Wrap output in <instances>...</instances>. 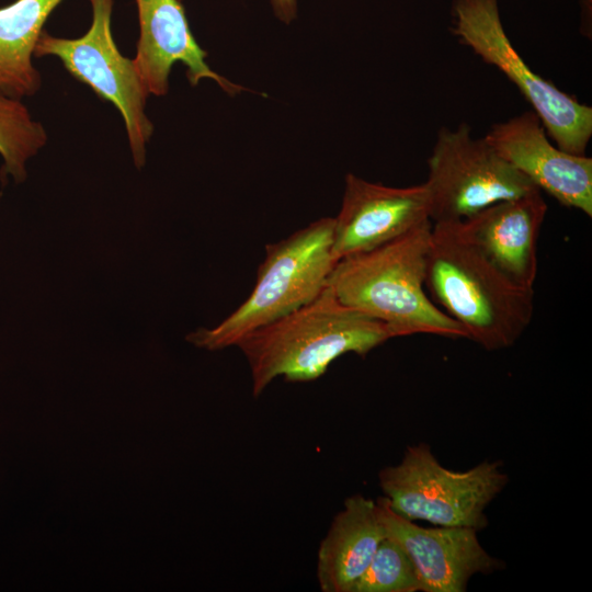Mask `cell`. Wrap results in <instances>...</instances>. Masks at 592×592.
<instances>
[{
    "instance_id": "6da1fadb",
    "label": "cell",
    "mask_w": 592,
    "mask_h": 592,
    "mask_svg": "<svg viewBox=\"0 0 592 592\" xmlns=\"http://www.w3.org/2000/svg\"><path fill=\"white\" fill-rule=\"evenodd\" d=\"M425 288L466 338L488 351L512 346L533 319L535 291L509 280L458 220L432 224Z\"/></svg>"
},
{
    "instance_id": "7a4b0ae2",
    "label": "cell",
    "mask_w": 592,
    "mask_h": 592,
    "mask_svg": "<svg viewBox=\"0 0 592 592\" xmlns=\"http://www.w3.org/2000/svg\"><path fill=\"white\" fill-rule=\"evenodd\" d=\"M391 338L383 322L344 305L327 284L312 300L249 332L236 346L248 362L252 395L259 397L278 376L315 380L341 355L365 356Z\"/></svg>"
},
{
    "instance_id": "3957f363",
    "label": "cell",
    "mask_w": 592,
    "mask_h": 592,
    "mask_svg": "<svg viewBox=\"0 0 592 592\" xmlns=\"http://www.w3.org/2000/svg\"><path fill=\"white\" fill-rule=\"evenodd\" d=\"M431 232L432 221L426 220L382 246L338 260L328 285L344 305L383 322L392 338H466L425 291Z\"/></svg>"
},
{
    "instance_id": "277c9868",
    "label": "cell",
    "mask_w": 592,
    "mask_h": 592,
    "mask_svg": "<svg viewBox=\"0 0 592 592\" xmlns=\"http://www.w3.org/2000/svg\"><path fill=\"white\" fill-rule=\"evenodd\" d=\"M333 229L334 217H321L267 243L248 298L216 327L190 332L186 340L208 351L236 346L249 332L317 297L338 262L332 252Z\"/></svg>"
},
{
    "instance_id": "5b68a950",
    "label": "cell",
    "mask_w": 592,
    "mask_h": 592,
    "mask_svg": "<svg viewBox=\"0 0 592 592\" xmlns=\"http://www.w3.org/2000/svg\"><path fill=\"white\" fill-rule=\"evenodd\" d=\"M378 479L390 508L401 516L476 531L487 525L485 510L508 482L499 463L454 471L424 443L409 446L400 463L385 467Z\"/></svg>"
},
{
    "instance_id": "8992f818",
    "label": "cell",
    "mask_w": 592,
    "mask_h": 592,
    "mask_svg": "<svg viewBox=\"0 0 592 592\" xmlns=\"http://www.w3.org/2000/svg\"><path fill=\"white\" fill-rule=\"evenodd\" d=\"M451 32L519 89L561 150L584 156L592 137V107L533 71L503 27L499 0H454Z\"/></svg>"
},
{
    "instance_id": "52a82bcc",
    "label": "cell",
    "mask_w": 592,
    "mask_h": 592,
    "mask_svg": "<svg viewBox=\"0 0 592 592\" xmlns=\"http://www.w3.org/2000/svg\"><path fill=\"white\" fill-rule=\"evenodd\" d=\"M423 184L433 223L464 220L494 203L537 189L483 137L474 138L466 123L455 129L440 128Z\"/></svg>"
},
{
    "instance_id": "ba28073f",
    "label": "cell",
    "mask_w": 592,
    "mask_h": 592,
    "mask_svg": "<svg viewBox=\"0 0 592 592\" xmlns=\"http://www.w3.org/2000/svg\"><path fill=\"white\" fill-rule=\"evenodd\" d=\"M92 23L78 38H61L42 32L34 57L56 56L77 80L89 86L103 101L119 111L137 168L146 162V146L153 124L146 114L147 92L133 59L124 57L113 38V0H90Z\"/></svg>"
},
{
    "instance_id": "9c48e42d",
    "label": "cell",
    "mask_w": 592,
    "mask_h": 592,
    "mask_svg": "<svg viewBox=\"0 0 592 592\" xmlns=\"http://www.w3.org/2000/svg\"><path fill=\"white\" fill-rule=\"evenodd\" d=\"M483 138L537 189L592 216V159L553 145L533 110L492 125Z\"/></svg>"
},
{
    "instance_id": "30bf717a",
    "label": "cell",
    "mask_w": 592,
    "mask_h": 592,
    "mask_svg": "<svg viewBox=\"0 0 592 592\" xmlns=\"http://www.w3.org/2000/svg\"><path fill=\"white\" fill-rule=\"evenodd\" d=\"M385 536L411 558L423 592H464L474 574L500 567L481 546L477 531L462 526L422 527L396 513L385 497L376 500Z\"/></svg>"
},
{
    "instance_id": "8fae6325",
    "label": "cell",
    "mask_w": 592,
    "mask_h": 592,
    "mask_svg": "<svg viewBox=\"0 0 592 592\" xmlns=\"http://www.w3.org/2000/svg\"><path fill=\"white\" fill-rule=\"evenodd\" d=\"M431 220L425 185L387 186L353 173L345 177L334 217L332 252L338 260L374 249Z\"/></svg>"
},
{
    "instance_id": "7c38bea8",
    "label": "cell",
    "mask_w": 592,
    "mask_h": 592,
    "mask_svg": "<svg viewBox=\"0 0 592 592\" xmlns=\"http://www.w3.org/2000/svg\"><path fill=\"white\" fill-rule=\"evenodd\" d=\"M135 1L140 34L133 61L149 95L167 94L169 75L177 61L186 66V76L192 86L208 78L228 93L242 90V87L228 81L207 65V53L195 41L181 0Z\"/></svg>"
},
{
    "instance_id": "4fadbf2b",
    "label": "cell",
    "mask_w": 592,
    "mask_h": 592,
    "mask_svg": "<svg viewBox=\"0 0 592 592\" xmlns=\"http://www.w3.org/2000/svg\"><path fill=\"white\" fill-rule=\"evenodd\" d=\"M547 213L542 191L494 203L458 220L464 235L513 283L534 289L537 242Z\"/></svg>"
},
{
    "instance_id": "5bb4252c",
    "label": "cell",
    "mask_w": 592,
    "mask_h": 592,
    "mask_svg": "<svg viewBox=\"0 0 592 592\" xmlns=\"http://www.w3.org/2000/svg\"><path fill=\"white\" fill-rule=\"evenodd\" d=\"M384 537L376 501L362 494L348 498L319 545L320 590L353 592Z\"/></svg>"
},
{
    "instance_id": "9a60e30c",
    "label": "cell",
    "mask_w": 592,
    "mask_h": 592,
    "mask_svg": "<svg viewBox=\"0 0 592 592\" xmlns=\"http://www.w3.org/2000/svg\"><path fill=\"white\" fill-rule=\"evenodd\" d=\"M62 0H15L0 8V91L32 96L42 86L32 58L44 24Z\"/></svg>"
},
{
    "instance_id": "2e32d148",
    "label": "cell",
    "mask_w": 592,
    "mask_h": 592,
    "mask_svg": "<svg viewBox=\"0 0 592 592\" xmlns=\"http://www.w3.org/2000/svg\"><path fill=\"white\" fill-rule=\"evenodd\" d=\"M47 133L44 126L35 121L29 109L20 99L9 96L0 91V156L3 163L0 170L1 180L8 175L15 182L26 178V162L46 144Z\"/></svg>"
},
{
    "instance_id": "e0dca14e",
    "label": "cell",
    "mask_w": 592,
    "mask_h": 592,
    "mask_svg": "<svg viewBox=\"0 0 592 592\" xmlns=\"http://www.w3.org/2000/svg\"><path fill=\"white\" fill-rule=\"evenodd\" d=\"M421 583L406 550L385 536L353 592H417Z\"/></svg>"
},
{
    "instance_id": "ac0fdd59",
    "label": "cell",
    "mask_w": 592,
    "mask_h": 592,
    "mask_svg": "<svg viewBox=\"0 0 592 592\" xmlns=\"http://www.w3.org/2000/svg\"><path fill=\"white\" fill-rule=\"evenodd\" d=\"M275 15L284 23H291L297 15L296 0H271Z\"/></svg>"
}]
</instances>
